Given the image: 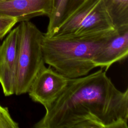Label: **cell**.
<instances>
[{
    "label": "cell",
    "mask_w": 128,
    "mask_h": 128,
    "mask_svg": "<svg viewBox=\"0 0 128 128\" xmlns=\"http://www.w3.org/2000/svg\"><path fill=\"white\" fill-rule=\"evenodd\" d=\"M116 32L96 54L94 64L107 70L114 63L120 62L128 55V26L116 29Z\"/></svg>",
    "instance_id": "cell-6"
},
{
    "label": "cell",
    "mask_w": 128,
    "mask_h": 128,
    "mask_svg": "<svg viewBox=\"0 0 128 128\" xmlns=\"http://www.w3.org/2000/svg\"><path fill=\"white\" fill-rule=\"evenodd\" d=\"M18 128V123L12 118L8 108L0 105V128Z\"/></svg>",
    "instance_id": "cell-11"
},
{
    "label": "cell",
    "mask_w": 128,
    "mask_h": 128,
    "mask_svg": "<svg viewBox=\"0 0 128 128\" xmlns=\"http://www.w3.org/2000/svg\"><path fill=\"white\" fill-rule=\"evenodd\" d=\"M68 78L51 66L44 65L32 82L28 92L32 100L48 108L66 88Z\"/></svg>",
    "instance_id": "cell-4"
},
{
    "label": "cell",
    "mask_w": 128,
    "mask_h": 128,
    "mask_svg": "<svg viewBox=\"0 0 128 128\" xmlns=\"http://www.w3.org/2000/svg\"><path fill=\"white\" fill-rule=\"evenodd\" d=\"M100 68L68 78L35 128H128V88L118 90Z\"/></svg>",
    "instance_id": "cell-1"
},
{
    "label": "cell",
    "mask_w": 128,
    "mask_h": 128,
    "mask_svg": "<svg viewBox=\"0 0 128 128\" xmlns=\"http://www.w3.org/2000/svg\"><path fill=\"white\" fill-rule=\"evenodd\" d=\"M84 0H52V8L44 36H52Z\"/></svg>",
    "instance_id": "cell-8"
},
{
    "label": "cell",
    "mask_w": 128,
    "mask_h": 128,
    "mask_svg": "<svg viewBox=\"0 0 128 128\" xmlns=\"http://www.w3.org/2000/svg\"><path fill=\"white\" fill-rule=\"evenodd\" d=\"M17 22L15 18L0 15V40L12 30Z\"/></svg>",
    "instance_id": "cell-12"
},
{
    "label": "cell",
    "mask_w": 128,
    "mask_h": 128,
    "mask_svg": "<svg viewBox=\"0 0 128 128\" xmlns=\"http://www.w3.org/2000/svg\"><path fill=\"white\" fill-rule=\"evenodd\" d=\"M6 0H0V2H3V1H6Z\"/></svg>",
    "instance_id": "cell-13"
},
{
    "label": "cell",
    "mask_w": 128,
    "mask_h": 128,
    "mask_svg": "<svg viewBox=\"0 0 128 128\" xmlns=\"http://www.w3.org/2000/svg\"><path fill=\"white\" fill-rule=\"evenodd\" d=\"M115 29L128 26V0H102Z\"/></svg>",
    "instance_id": "cell-10"
},
{
    "label": "cell",
    "mask_w": 128,
    "mask_h": 128,
    "mask_svg": "<svg viewBox=\"0 0 128 128\" xmlns=\"http://www.w3.org/2000/svg\"><path fill=\"white\" fill-rule=\"evenodd\" d=\"M18 28V70L14 94L28 92L37 73L44 65L42 42L44 34L28 20L20 22Z\"/></svg>",
    "instance_id": "cell-3"
},
{
    "label": "cell",
    "mask_w": 128,
    "mask_h": 128,
    "mask_svg": "<svg viewBox=\"0 0 128 128\" xmlns=\"http://www.w3.org/2000/svg\"><path fill=\"white\" fill-rule=\"evenodd\" d=\"M100 0H84L52 36L74 35L82 22ZM49 36V37H52Z\"/></svg>",
    "instance_id": "cell-9"
},
{
    "label": "cell",
    "mask_w": 128,
    "mask_h": 128,
    "mask_svg": "<svg viewBox=\"0 0 128 128\" xmlns=\"http://www.w3.org/2000/svg\"><path fill=\"white\" fill-rule=\"evenodd\" d=\"M116 30L62 36L44 34L42 48L44 62L68 78L86 76L95 68L94 60L96 54Z\"/></svg>",
    "instance_id": "cell-2"
},
{
    "label": "cell",
    "mask_w": 128,
    "mask_h": 128,
    "mask_svg": "<svg viewBox=\"0 0 128 128\" xmlns=\"http://www.w3.org/2000/svg\"><path fill=\"white\" fill-rule=\"evenodd\" d=\"M52 0H8L0 2V15L15 18L18 22L50 14Z\"/></svg>",
    "instance_id": "cell-7"
},
{
    "label": "cell",
    "mask_w": 128,
    "mask_h": 128,
    "mask_svg": "<svg viewBox=\"0 0 128 128\" xmlns=\"http://www.w3.org/2000/svg\"><path fill=\"white\" fill-rule=\"evenodd\" d=\"M18 28L11 30L0 45V84L6 96L14 94L18 70Z\"/></svg>",
    "instance_id": "cell-5"
}]
</instances>
